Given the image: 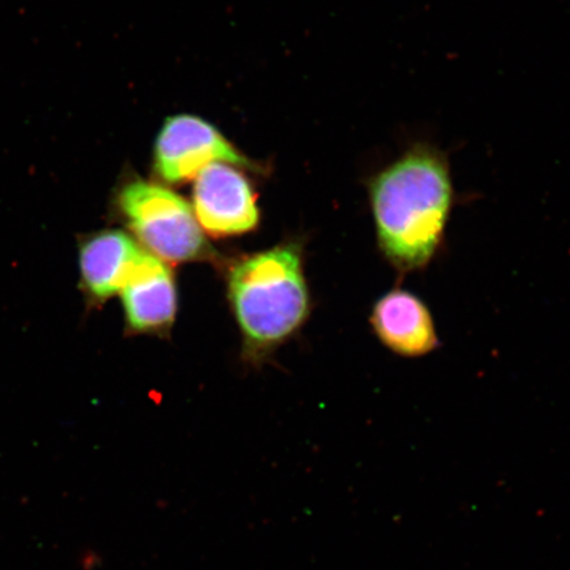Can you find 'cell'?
Here are the masks:
<instances>
[{
    "label": "cell",
    "mask_w": 570,
    "mask_h": 570,
    "mask_svg": "<svg viewBox=\"0 0 570 570\" xmlns=\"http://www.w3.org/2000/svg\"><path fill=\"white\" fill-rule=\"evenodd\" d=\"M377 246L399 275L420 273L443 247L454 206L451 166L439 148L419 142L368 183Z\"/></svg>",
    "instance_id": "obj_1"
},
{
    "label": "cell",
    "mask_w": 570,
    "mask_h": 570,
    "mask_svg": "<svg viewBox=\"0 0 570 570\" xmlns=\"http://www.w3.org/2000/svg\"><path fill=\"white\" fill-rule=\"evenodd\" d=\"M227 285L234 316L252 353L283 344L308 317V287L295 245L248 256L232 268Z\"/></svg>",
    "instance_id": "obj_2"
},
{
    "label": "cell",
    "mask_w": 570,
    "mask_h": 570,
    "mask_svg": "<svg viewBox=\"0 0 570 570\" xmlns=\"http://www.w3.org/2000/svg\"><path fill=\"white\" fill-rule=\"evenodd\" d=\"M120 213L149 254L166 263L208 258L210 247L194 208L160 185L134 181L118 196Z\"/></svg>",
    "instance_id": "obj_3"
},
{
    "label": "cell",
    "mask_w": 570,
    "mask_h": 570,
    "mask_svg": "<svg viewBox=\"0 0 570 570\" xmlns=\"http://www.w3.org/2000/svg\"><path fill=\"white\" fill-rule=\"evenodd\" d=\"M214 163L246 166L248 161L216 128L191 116L167 119L156 141L155 168L163 180L177 184L197 177Z\"/></svg>",
    "instance_id": "obj_4"
},
{
    "label": "cell",
    "mask_w": 570,
    "mask_h": 570,
    "mask_svg": "<svg viewBox=\"0 0 570 570\" xmlns=\"http://www.w3.org/2000/svg\"><path fill=\"white\" fill-rule=\"evenodd\" d=\"M191 208L203 230L218 237L252 232L259 223L252 185L230 164L214 163L197 175Z\"/></svg>",
    "instance_id": "obj_5"
},
{
    "label": "cell",
    "mask_w": 570,
    "mask_h": 570,
    "mask_svg": "<svg viewBox=\"0 0 570 570\" xmlns=\"http://www.w3.org/2000/svg\"><path fill=\"white\" fill-rule=\"evenodd\" d=\"M128 330L160 333L173 326L177 289L173 269L142 248L119 292Z\"/></svg>",
    "instance_id": "obj_6"
},
{
    "label": "cell",
    "mask_w": 570,
    "mask_h": 570,
    "mask_svg": "<svg viewBox=\"0 0 570 570\" xmlns=\"http://www.w3.org/2000/svg\"><path fill=\"white\" fill-rule=\"evenodd\" d=\"M370 324L381 344L404 358H422L440 346L430 308L407 289L394 288L377 298Z\"/></svg>",
    "instance_id": "obj_7"
},
{
    "label": "cell",
    "mask_w": 570,
    "mask_h": 570,
    "mask_svg": "<svg viewBox=\"0 0 570 570\" xmlns=\"http://www.w3.org/2000/svg\"><path fill=\"white\" fill-rule=\"evenodd\" d=\"M141 252L131 235L119 230L97 233L85 239L78 265L87 295L104 303L119 294Z\"/></svg>",
    "instance_id": "obj_8"
}]
</instances>
